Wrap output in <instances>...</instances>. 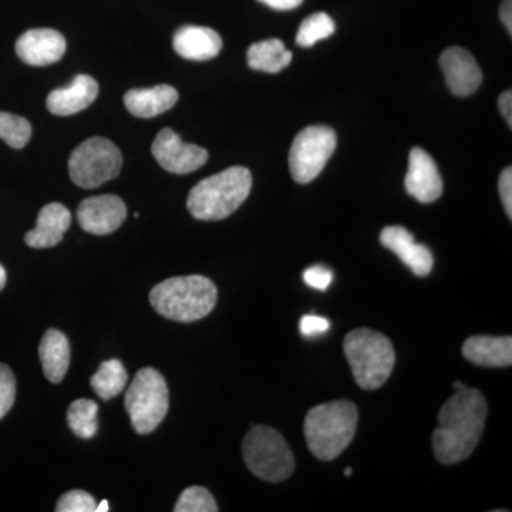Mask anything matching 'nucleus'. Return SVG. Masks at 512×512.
Wrapping results in <instances>:
<instances>
[{
    "label": "nucleus",
    "mask_w": 512,
    "mask_h": 512,
    "mask_svg": "<svg viewBox=\"0 0 512 512\" xmlns=\"http://www.w3.org/2000/svg\"><path fill=\"white\" fill-rule=\"evenodd\" d=\"M500 18L503 20L505 29L508 30V33H512V0H504L501 3L500 8Z\"/></svg>",
    "instance_id": "nucleus-35"
},
{
    "label": "nucleus",
    "mask_w": 512,
    "mask_h": 512,
    "mask_svg": "<svg viewBox=\"0 0 512 512\" xmlns=\"http://www.w3.org/2000/svg\"><path fill=\"white\" fill-rule=\"evenodd\" d=\"M217 298V286L201 275L167 279L150 293L151 306L157 313L181 323L197 322L210 315Z\"/></svg>",
    "instance_id": "nucleus-4"
},
{
    "label": "nucleus",
    "mask_w": 512,
    "mask_h": 512,
    "mask_svg": "<svg viewBox=\"0 0 512 512\" xmlns=\"http://www.w3.org/2000/svg\"><path fill=\"white\" fill-rule=\"evenodd\" d=\"M97 412H99V407L93 400L80 399L70 404L67 421L77 437L89 440L96 436Z\"/></svg>",
    "instance_id": "nucleus-24"
},
{
    "label": "nucleus",
    "mask_w": 512,
    "mask_h": 512,
    "mask_svg": "<svg viewBox=\"0 0 512 512\" xmlns=\"http://www.w3.org/2000/svg\"><path fill=\"white\" fill-rule=\"evenodd\" d=\"M352 473H353L352 468H346V470H345L346 477L352 476Z\"/></svg>",
    "instance_id": "nucleus-39"
},
{
    "label": "nucleus",
    "mask_w": 512,
    "mask_h": 512,
    "mask_svg": "<svg viewBox=\"0 0 512 512\" xmlns=\"http://www.w3.org/2000/svg\"><path fill=\"white\" fill-rule=\"evenodd\" d=\"M353 377L362 389L376 390L392 375L396 355L392 342L370 329L352 330L343 343Z\"/></svg>",
    "instance_id": "nucleus-5"
},
{
    "label": "nucleus",
    "mask_w": 512,
    "mask_h": 512,
    "mask_svg": "<svg viewBox=\"0 0 512 512\" xmlns=\"http://www.w3.org/2000/svg\"><path fill=\"white\" fill-rule=\"evenodd\" d=\"M39 356L46 379L52 383L63 382L70 366V345L60 330H47L40 342Z\"/></svg>",
    "instance_id": "nucleus-21"
},
{
    "label": "nucleus",
    "mask_w": 512,
    "mask_h": 512,
    "mask_svg": "<svg viewBox=\"0 0 512 512\" xmlns=\"http://www.w3.org/2000/svg\"><path fill=\"white\" fill-rule=\"evenodd\" d=\"M252 188V174L245 167H231L200 181L188 195L187 207L195 220L220 221L244 204Z\"/></svg>",
    "instance_id": "nucleus-3"
},
{
    "label": "nucleus",
    "mask_w": 512,
    "mask_h": 512,
    "mask_svg": "<svg viewBox=\"0 0 512 512\" xmlns=\"http://www.w3.org/2000/svg\"><path fill=\"white\" fill-rule=\"evenodd\" d=\"M498 107H500L501 114H503L504 120L507 121L508 126L512 127V93L511 90H507L501 94L498 99Z\"/></svg>",
    "instance_id": "nucleus-33"
},
{
    "label": "nucleus",
    "mask_w": 512,
    "mask_h": 512,
    "mask_svg": "<svg viewBox=\"0 0 512 512\" xmlns=\"http://www.w3.org/2000/svg\"><path fill=\"white\" fill-rule=\"evenodd\" d=\"M151 153L168 173L183 175L200 170L207 163L208 151L195 144H185L171 128H163L154 140Z\"/></svg>",
    "instance_id": "nucleus-10"
},
{
    "label": "nucleus",
    "mask_w": 512,
    "mask_h": 512,
    "mask_svg": "<svg viewBox=\"0 0 512 512\" xmlns=\"http://www.w3.org/2000/svg\"><path fill=\"white\" fill-rule=\"evenodd\" d=\"M168 387L153 367H144L134 376L126 393V410L138 434L153 433L168 413Z\"/></svg>",
    "instance_id": "nucleus-7"
},
{
    "label": "nucleus",
    "mask_w": 512,
    "mask_h": 512,
    "mask_svg": "<svg viewBox=\"0 0 512 512\" xmlns=\"http://www.w3.org/2000/svg\"><path fill=\"white\" fill-rule=\"evenodd\" d=\"M330 328V322L322 316L306 315L299 323V329L305 338H318L320 335H325Z\"/></svg>",
    "instance_id": "nucleus-31"
},
{
    "label": "nucleus",
    "mask_w": 512,
    "mask_h": 512,
    "mask_svg": "<svg viewBox=\"0 0 512 512\" xmlns=\"http://www.w3.org/2000/svg\"><path fill=\"white\" fill-rule=\"evenodd\" d=\"M173 46L184 59L205 62L220 55L222 39L215 30L190 25L175 32Z\"/></svg>",
    "instance_id": "nucleus-18"
},
{
    "label": "nucleus",
    "mask_w": 512,
    "mask_h": 512,
    "mask_svg": "<svg viewBox=\"0 0 512 512\" xmlns=\"http://www.w3.org/2000/svg\"><path fill=\"white\" fill-rule=\"evenodd\" d=\"M123 156L116 144L103 137H92L73 151L69 160L70 178L84 190L100 187L119 177Z\"/></svg>",
    "instance_id": "nucleus-8"
},
{
    "label": "nucleus",
    "mask_w": 512,
    "mask_h": 512,
    "mask_svg": "<svg viewBox=\"0 0 512 512\" xmlns=\"http://www.w3.org/2000/svg\"><path fill=\"white\" fill-rule=\"evenodd\" d=\"M97 503L94 501L93 495L82 490H73L63 494L57 501V512H94Z\"/></svg>",
    "instance_id": "nucleus-28"
},
{
    "label": "nucleus",
    "mask_w": 512,
    "mask_h": 512,
    "mask_svg": "<svg viewBox=\"0 0 512 512\" xmlns=\"http://www.w3.org/2000/svg\"><path fill=\"white\" fill-rule=\"evenodd\" d=\"M466 387H467L466 384H464L463 382H460V380H457V382L453 383L454 392H456V390L466 389Z\"/></svg>",
    "instance_id": "nucleus-38"
},
{
    "label": "nucleus",
    "mask_w": 512,
    "mask_h": 512,
    "mask_svg": "<svg viewBox=\"0 0 512 512\" xmlns=\"http://www.w3.org/2000/svg\"><path fill=\"white\" fill-rule=\"evenodd\" d=\"M463 355L468 362L478 366H511L512 339L510 336H473L464 343Z\"/></svg>",
    "instance_id": "nucleus-20"
},
{
    "label": "nucleus",
    "mask_w": 512,
    "mask_h": 512,
    "mask_svg": "<svg viewBox=\"0 0 512 512\" xmlns=\"http://www.w3.org/2000/svg\"><path fill=\"white\" fill-rule=\"evenodd\" d=\"M487 403L477 389L456 390L439 412V427L433 434L437 460L446 466L461 463L476 450L483 436Z\"/></svg>",
    "instance_id": "nucleus-1"
},
{
    "label": "nucleus",
    "mask_w": 512,
    "mask_h": 512,
    "mask_svg": "<svg viewBox=\"0 0 512 512\" xmlns=\"http://www.w3.org/2000/svg\"><path fill=\"white\" fill-rule=\"evenodd\" d=\"M242 456L252 474L269 483L292 476L295 460L288 443L271 427H254L242 444Z\"/></svg>",
    "instance_id": "nucleus-6"
},
{
    "label": "nucleus",
    "mask_w": 512,
    "mask_h": 512,
    "mask_svg": "<svg viewBox=\"0 0 512 512\" xmlns=\"http://www.w3.org/2000/svg\"><path fill=\"white\" fill-rule=\"evenodd\" d=\"M177 101V90L168 84H160L150 89L128 90L124 94L126 109L140 119H153L160 116L165 111L173 109Z\"/></svg>",
    "instance_id": "nucleus-19"
},
{
    "label": "nucleus",
    "mask_w": 512,
    "mask_h": 512,
    "mask_svg": "<svg viewBox=\"0 0 512 512\" xmlns=\"http://www.w3.org/2000/svg\"><path fill=\"white\" fill-rule=\"evenodd\" d=\"M92 387L97 396L103 400H110L119 396L127 386V372L123 363L117 359L101 363L99 370L94 373Z\"/></svg>",
    "instance_id": "nucleus-23"
},
{
    "label": "nucleus",
    "mask_w": 512,
    "mask_h": 512,
    "mask_svg": "<svg viewBox=\"0 0 512 512\" xmlns=\"http://www.w3.org/2000/svg\"><path fill=\"white\" fill-rule=\"evenodd\" d=\"M406 190L423 204L439 200L443 194V180L436 163L423 148H413L409 157V170L404 180Z\"/></svg>",
    "instance_id": "nucleus-13"
},
{
    "label": "nucleus",
    "mask_w": 512,
    "mask_h": 512,
    "mask_svg": "<svg viewBox=\"0 0 512 512\" xmlns=\"http://www.w3.org/2000/svg\"><path fill=\"white\" fill-rule=\"evenodd\" d=\"M16 399V379L5 363H0V419L9 413Z\"/></svg>",
    "instance_id": "nucleus-29"
},
{
    "label": "nucleus",
    "mask_w": 512,
    "mask_h": 512,
    "mask_svg": "<svg viewBox=\"0 0 512 512\" xmlns=\"http://www.w3.org/2000/svg\"><path fill=\"white\" fill-rule=\"evenodd\" d=\"M32 137V126L28 120L16 114L0 111V138L9 147L20 150L29 143Z\"/></svg>",
    "instance_id": "nucleus-26"
},
{
    "label": "nucleus",
    "mask_w": 512,
    "mask_h": 512,
    "mask_svg": "<svg viewBox=\"0 0 512 512\" xmlns=\"http://www.w3.org/2000/svg\"><path fill=\"white\" fill-rule=\"evenodd\" d=\"M380 242L384 248L390 249L399 256L414 275L424 278L433 269L434 258L429 248L417 244L413 235L404 227H386L380 234Z\"/></svg>",
    "instance_id": "nucleus-15"
},
{
    "label": "nucleus",
    "mask_w": 512,
    "mask_h": 512,
    "mask_svg": "<svg viewBox=\"0 0 512 512\" xmlns=\"http://www.w3.org/2000/svg\"><path fill=\"white\" fill-rule=\"evenodd\" d=\"M275 10H292L302 5L303 0H258Z\"/></svg>",
    "instance_id": "nucleus-34"
},
{
    "label": "nucleus",
    "mask_w": 512,
    "mask_h": 512,
    "mask_svg": "<svg viewBox=\"0 0 512 512\" xmlns=\"http://www.w3.org/2000/svg\"><path fill=\"white\" fill-rule=\"evenodd\" d=\"M440 66L443 69L448 89L456 96L466 97L477 92L483 73L480 66L464 47H448L440 57Z\"/></svg>",
    "instance_id": "nucleus-12"
},
{
    "label": "nucleus",
    "mask_w": 512,
    "mask_h": 512,
    "mask_svg": "<svg viewBox=\"0 0 512 512\" xmlns=\"http://www.w3.org/2000/svg\"><path fill=\"white\" fill-rule=\"evenodd\" d=\"M336 133L326 126L303 128L293 140L289 151V170L293 180L299 184H308L315 180L329 158L335 153Z\"/></svg>",
    "instance_id": "nucleus-9"
},
{
    "label": "nucleus",
    "mask_w": 512,
    "mask_h": 512,
    "mask_svg": "<svg viewBox=\"0 0 512 512\" xmlns=\"http://www.w3.org/2000/svg\"><path fill=\"white\" fill-rule=\"evenodd\" d=\"M72 224V214L59 202H52L42 208L37 217L36 227L25 235L30 248L42 249L56 247L62 242L64 234Z\"/></svg>",
    "instance_id": "nucleus-17"
},
{
    "label": "nucleus",
    "mask_w": 512,
    "mask_h": 512,
    "mask_svg": "<svg viewBox=\"0 0 512 512\" xmlns=\"http://www.w3.org/2000/svg\"><path fill=\"white\" fill-rule=\"evenodd\" d=\"M498 190H500L501 201H503L504 210L508 218H512V168L507 167L501 173L498 180Z\"/></svg>",
    "instance_id": "nucleus-32"
},
{
    "label": "nucleus",
    "mask_w": 512,
    "mask_h": 512,
    "mask_svg": "<svg viewBox=\"0 0 512 512\" xmlns=\"http://www.w3.org/2000/svg\"><path fill=\"white\" fill-rule=\"evenodd\" d=\"M19 59L30 66H49L66 53V39L53 29H30L16 42Z\"/></svg>",
    "instance_id": "nucleus-14"
},
{
    "label": "nucleus",
    "mask_w": 512,
    "mask_h": 512,
    "mask_svg": "<svg viewBox=\"0 0 512 512\" xmlns=\"http://www.w3.org/2000/svg\"><path fill=\"white\" fill-rule=\"evenodd\" d=\"M303 281L316 291H326L333 281V272L329 268L322 265L309 266L303 272Z\"/></svg>",
    "instance_id": "nucleus-30"
},
{
    "label": "nucleus",
    "mask_w": 512,
    "mask_h": 512,
    "mask_svg": "<svg viewBox=\"0 0 512 512\" xmlns=\"http://www.w3.org/2000/svg\"><path fill=\"white\" fill-rule=\"evenodd\" d=\"M220 510L207 488L194 485L187 488L175 504V512H217Z\"/></svg>",
    "instance_id": "nucleus-27"
},
{
    "label": "nucleus",
    "mask_w": 512,
    "mask_h": 512,
    "mask_svg": "<svg viewBox=\"0 0 512 512\" xmlns=\"http://www.w3.org/2000/svg\"><path fill=\"white\" fill-rule=\"evenodd\" d=\"M6 285V271L2 265H0V291H3Z\"/></svg>",
    "instance_id": "nucleus-37"
},
{
    "label": "nucleus",
    "mask_w": 512,
    "mask_h": 512,
    "mask_svg": "<svg viewBox=\"0 0 512 512\" xmlns=\"http://www.w3.org/2000/svg\"><path fill=\"white\" fill-rule=\"evenodd\" d=\"M99 94V84L87 74L74 77L70 86L53 90L47 96L46 107L55 116H73L90 106Z\"/></svg>",
    "instance_id": "nucleus-16"
},
{
    "label": "nucleus",
    "mask_w": 512,
    "mask_h": 512,
    "mask_svg": "<svg viewBox=\"0 0 512 512\" xmlns=\"http://www.w3.org/2000/svg\"><path fill=\"white\" fill-rule=\"evenodd\" d=\"M127 218V207L117 195H97L80 202L77 220L83 231L107 235L117 231Z\"/></svg>",
    "instance_id": "nucleus-11"
},
{
    "label": "nucleus",
    "mask_w": 512,
    "mask_h": 512,
    "mask_svg": "<svg viewBox=\"0 0 512 512\" xmlns=\"http://www.w3.org/2000/svg\"><path fill=\"white\" fill-rule=\"evenodd\" d=\"M292 53L279 39L262 40L248 49V64L251 69L265 73H279L289 66Z\"/></svg>",
    "instance_id": "nucleus-22"
},
{
    "label": "nucleus",
    "mask_w": 512,
    "mask_h": 512,
    "mask_svg": "<svg viewBox=\"0 0 512 512\" xmlns=\"http://www.w3.org/2000/svg\"><path fill=\"white\" fill-rule=\"evenodd\" d=\"M359 414L355 404L348 400L323 403L306 414V443L316 458L332 461L352 443Z\"/></svg>",
    "instance_id": "nucleus-2"
},
{
    "label": "nucleus",
    "mask_w": 512,
    "mask_h": 512,
    "mask_svg": "<svg viewBox=\"0 0 512 512\" xmlns=\"http://www.w3.org/2000/svg\"><path fill=\"white\" fill-rule=\"evenodd\" d=\"M110 510L109 501L103 500L100 504H97L96 511L94 512H107Z\"/></svg>",
    "instance_id": "nucleus-36"
},
{
    "label": "nucleus",
    "mask_w": 512,
    "mask_h": 512,
    "mask_svg": "<svg viewBox=\"0 0 512 512\" xmlns=\"http://www.w3.org/2000/svg\"><path fill=\"white\" fill-rule=\"evenodd\" d=\"M335 22L328 13H313L308 16L299 26L296 43L302 47H312L319 40L328 39L335 33Z\"/></svg>",
    "instance_id": "nucleus-25"
}]
</instances>
